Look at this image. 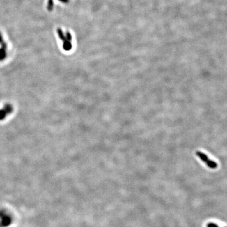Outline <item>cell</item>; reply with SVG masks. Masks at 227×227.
Listing matches in <instances>:
<instances>
[{
    "mask_svg": "<svg viewBox=\"0 0 227 227\" xmlns=\"http://www.w3.org/2000/svg\"><path fill=\"white\" fill-rule=\"evenodd\" d=\"M4 43L3 42V36H2V34L0 32V44H3Z\"/></svg>",
    "mask_w": 227,
    "mask_h": 227,
    "instance_id": "cell-6",
    "label": "cell"
},
{
    "mask_svg": "<svg viewBox=\"0 0 227 227\" xmlns=\"http://www.w3.org/2000/svg\"><path fill=\"white\" fill-rule=\"evenodd\" d=\"M207 227H218V226L213 223H209L207 225Z\"/></svg>",
    "mask_w": 227,
    "mask_h": 227,
    "instance_id": "cell-5",
    "label": "cell"
},
{
    "mask_svg": "<svg viewBox=\"0 0 227 227\" xmlns=\"http://www.w3.org/2000/svg\"><path fill=\"white\" fill-rule=\"evenodd\" d=\"M58 34L59 37V39L63 40V49L65 51H70L72 48V44H71V40L72 37L70 32H67L66 33V35H64L62 29H58Z\"/></svg>",
    "mask_w": 227,
    "mask_h": 227,
    "instance_id": "cell-1",
    "label": "cell"
},
{
    "mask_svg": "<svg viewBox=\"0 0 227 227\" xmlns=\"http://www.w3.org/2000/svg\"><path fill=\"white\" fill-rule=\"evenodd\" d=\"M59 1L62 2V3H67L69 2V0H59Z\"/></svg>",
    "mask_w": 227,
    "mask_h": 227,
    "instance_id": "cell-7",
    "label": "cell"
},
{
    "mask_svg": "<svg viewBox=\"0 0 227 227\" xmlns=\"http://www.w3.org/2000/svg\"><path fill=\"white\" fill-rule=\"evenodd\" d=\"M196 154L197 156H198L201 160L203 162L205 163L206 165L208 166V167L212 169H217L218 166V164L216 163L214 161L211 160L210 159L208 158V157L206 154L203 153V152L200 151H197L196 152Z\"/></svg>",
    "mask_w": 227,
    "mask_h": 227,
    "instance_id": "cell-2",
    "label": "cell"
},
{
    "mask_svg": "<svg viewBox=\"0 0 227 227\" xmlns=\"http://www.w3.org/2000/svg\"><path fill=\"white\" fill-rule=\"evenodd\" d=\"M13 112V107L11 105H6L3 109L0 110V120H3L5 118L7 115L10 114Z\"/></svg>",
    "mask_w": 227,
    "mask_h": 227,
    "instance_id": "cell-3",
    "label": "cell"
},
{
    "mask_svg": "<svg viewBox=\"0 0 227 227\" xmlns=\"http://www.w3.org/2000/svg\"><path fill=\"white\" fill-rule=\"evenodd\" d=\"M7 45L5 42L1 44V47H0V61L5 59L6 58L7 51H6Z\"/></svg>",
    "mask_w": 227,
    "mask_h": 227,
    "instance_id": "cell-4",
    "label": "cell"
}]
</instances>
